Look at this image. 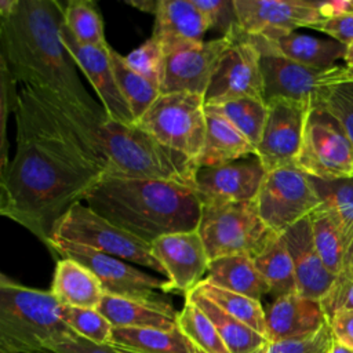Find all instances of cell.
<instances>
[{"label": "cell", "mask_w": 353, "mask_h": 353, "mask_svg": "<svg viewBox=\"0 0 353 353\" xmlns=\"http://www.w3.org/2000/svg\"><path fill=\"white\" fill-rule=\"evenodd\" d=\"M247 39L258 51H272L294 62L316 69L339 66L338 61H343L346 55V46L334 39H320L298 32H291L274 40L261 37Z\"/></svg>", "instance_id": "obj_23"}, {"label": "cell", "mask_w": 353, "mask_h": 353, "mask_svg": "<svg viewBox=\"0 0 353 353\" xmlns=\"http://www.w3.org/2000/svg\"><path fill=\"white\" fill-rule=\"evenodd\" d=\"M205 280L229 291L261 301L269 285L248 255H230L210 261Z\"/></svg>", "instance_id": "obj_28"}, {"label": "cell", "mask_w": 353, "mask_h": 353, "mask_svg": "<svg viewBox=\"0 0 353 353\" xmlns=\"http://www.w3.org/2000/svg\"><path fill=\"white\" fill-rule=\"evenodd\" d=\"M50 252L62 258H72L88 268L99 280L105 294L156 301L163 299V295L157 291L167 292V280H161L156 276L145 273L143 270L130 265L123 259L99 252L90 247L51 240Z\"/></svg>", "instance_id": "obj_11"}, {"label": "cell", "mask_w": 353, "mask_h": 353, "mask_svg": "<svg viewBox=\"0 0 353 353\" xmlns=\"http://www.w3.org/2000/svg\"><path fill=\"white\" fill-rule=\"evenodd\" d=\"M61 36L77 68L92 85L106 117L120 123H135L128 103L125 102L116 81L110 61L112 47L109 44L98 47L80 44L66 29L63 22L61 26Z\"/></svg>", "instance_id": "obj_19"}, {"label": "cell", "mask_w": 353, "mask_h": 353, "mask_svg": "<svg viewBox=\"0 0 353 353\" xmlns=\"http://www.w3.org/2000/svg\"><path fill=\"white\" fill-rule=\"evenodd\" d=\"M345 66H353V44L346 46V55H345Z\"/></svg>", "instance_id": "obj_53"}, {"label": "cell", "mask_w": 353, "mask_h": 353, "mask_svg": "<svg viewBox=\"0 0 353 353\" xmlns=\"http://www.w3.org/2000/svg\"><path fill=\"white\" fill-rule=\"evenodd\" d=\"M125 3L142 12H149L153 15H156V11L159 7V0H131Z\"/></svg>", "instance_id": "obj_49"}, {"label": "cell", "mask_w": 353, "mask_h": 353, "mask_svg": "<svg viewBox=\"0 0 353 353\" xmlns=\"http://www.w3.org/2000/svg\"><path fill=\"white\" fill-rule=\"evenodd\" d=\"M51 240L81 244L165 276L153 254L152 244L119 228L83 203L73 205L57 222Z\"/></svg>", "instance_id": "obj_7"}, {"label": "cell", "mask_w": 353, "mask_h": 353, "mask_svg": "<svg viewBox=\"0 0 353 353\" xmlns=\"http://www.w3.org/2000/svg\"><path fill=\"white\" fill-rule=\"evenodd\" d=\"M319 11L325 19H334L353 12V0H330L319 1Z\"/></svg>", "instance_id": "obj_48"}, {"label": "cell", "mask_w": 353, "mask_h": 353, "mask_svg": "<svg viewBox=\"0 0 353 353\" xmlns=\"http://www.w3.org/2000/svg\"><path fill=\"white\" fill-rule=\"evenodd\" d=\"M204 14L208 28L219 30L222 36H236L239 21L234 0H193Z\"/></svg>", "instance_id": "obj_43"}, {"label": "cell", "mask_w": 353, "mask_h": 353, "mask_svg": "<svg viewBox=\"0 0 353 353\" xmlns=\"http://www.w3.org/2000/svg\"><path fill=\"white\" fill-rule=\"evenodd\" d=\"M135 123L161 143L197 161L207 131L204 97L189 92L160 94Z\"/></svg>", "instance_id": "obj_8"}, {"label": "cell", "mask_w": 353, "mask_h": 353, "mask_svg": "<svg viewBox=\"0 0 353 353\" xmlns=\"http://www.w3.org/2000/svg\"><path fill=\"white\" fill-rule=\"evenodd\" d=\"M197 292L212 301L228 314L236 317L241 323L251 327L261 335H266V323H265V307L261 301L252 299L250 296L221 288L205 279L201 280L196 288ZM266 338V336H265Z\"/></svg>", "instance_id": "obj_33"}, {"label": "cell", "mask_w": 353, "mask_h": 353, "mask_svg": "<svg viewBox=\"0 0 353 353\" xmlns=\"http://www.w3.org/2000/svg\"><path fill=\"white\" fill-rule=\"evenodd\" d=\"M178 327L203 353H230L210 317L188 298L179 310Z\"/></svg>", "instance_id": "obj_37"}, {"label": "cell", "mask_w": 353, "mask_h": 353, "mask_svg": "<svg viewBox=\"0 0 353 353\" xmlns=\"http://www.w3.org/2000/svg\"><path fill=\"white\" fill-rule=\"evenodd\" d=\"M320 200V205L328 210L339 222L347 244L353 240V175L320 179L309 176Z\"/></svg>", "instance_id": "obj_34"}, {"label": "cell", "mask_w": 353, "mask_h": 353, "mask_svg": "<svg viewBox=\"0 0 353 353\" xmlns=\"http://www.w3.org/2000/svg\"><path fill=\"white\" fill-rule=\"evenodd\" d=\"M332 336L341 345L353 349V309L339 310L328 320Z\"/></svg>", "instance_id": "obj_46"}, {"label": "cell", "mask_w": 353, "mask_h": 353, "mask_svg": "<svg viewBox=\"0 0 353 353\" xmlns=\"http://www.w3.org/2000/svg\"><path fill=\"white\" fill-rule=\"evenodd\" d=\"M50 292L63 306L98 309L105 291L97 276L72 258L57 261Z\"/></svg>", "instance_id": "obj_25"}, {"label": "cell", "mask_w": 353, "mask_h": 353, "mask_svg": "<svg viewBox=\"0 0 353 353\" xmlns=\"http://www.w3.org/2000/svg\"><path fill=\"white\" fill-rule=\"evenodd\" d=\"M281 234L292 259L298 294L320 302L330 291L336 276L325 268L316 250L309 216L296 222Z\"/></svg>", "instance_id": "obj_20"}, {"label": "cell", "mask_w": 353, "mask_h": 353, "mask_svg": "<svg viewBox=\"0 0 353 353\" xmlns=\"http://www.w3.org/2000/svg\"><path fill=\"white\" fill-rule=\"evenodd\" d=\"M233 41L230 36H221L165 55L160 92H189L204 97L221 57Z\"/></svg>", "instance_id": "obj_15"}, {"label": "cell", "mask_w": 353, "mask_h": 353, "mask_svg": "<svg viewBox=\"0 0 353 353\" xmlns=\"http://www.w3.org/2000/svg\"><path fill=\"white\" fill-rule=\"evenodd\" d=\"M98 310L114 328L174 330L178 314L167 299H132L105 294Z\"/></svg>", "instance_id": "obj_24"}, {"label": "cell", "mask_w": 353, "mask_h": 353, "mask_svg": "<svg viewBox=\"0 0 353 353\" xmlns=\"http://www.w3.org/2000/svg\"><path fill=\"white\" fill-rule=\"evenodd\" d=\"M343 81H353V66H341L335 74V83H343Z\"/></svg>", "instance_id": "obj_50"}, {"label": "cell", "mask_w": 353, "mask_h": 353, "mask_svg": "<svg viewBox=\"0 0 353 353\" xmlns=\"http://www.w3.org/2000/svg\"><path fill=\"white\" fill-rule=\"evenodd\" d=\"M110 61L117 85L128 103L134 121H138L161 94L160 85L137 73L128 66L125 58L113 48L110 50Z\"/></svg>", "instance_id": "obj_32"}, {"label": "cell", "mask_w": 353, "mask_h": 353, "mask_svg": "<svg viewBox=\"0 0 353 353\" xmlns=\"http://www.w3.org/2000/svg\"><path fill=\"white\" fill-rule=\"evenodd\" d=\"M309 221L313 241L320 258L323 259L325 268L334 276H338L343 269L345 256L349 247L339 222L323 205L316 208L309 215Z\"/></svg>", "instance_id": "obj_31"}, {"label": "cell", "mask_w": 353, "mask_h": 353, "mask_svg": "<svg viewBox=\"0 0 353 353\" xmlns=\"http://www.w3.org/2000/svg\"><path fill=\"white\" fill-rule=\"evenodd\" d=\"M63 25L83 46H105L102 17L90 0H69L63 7Z\"/></svg>", "instance_id": "obj_36"}, {"label": "cell", "mask_w": 353, "mask_h": 353, "mask_svg": "<svg viewBox=\"0 0 353 353\" xmlns=\"http://www.w3.org/2000/svg\"><path fill=\"white\" fill-rule=\"evenodd\" d=\"M17 84L18 81L15 80V77L12 76V73L8 70L6 62L0 58V88H1V97H0V135H1V141H0V146H1V152H0V174L6 171L8 163H10V157H8V142H7V119L10 113L15 112L17 108V101H18V92L19 90H17Z\"/></svg>", "instance_id": "obj_41"}, {"label": "cell", "mask_w": 353, "mask_h": 353, "mask_svg": "<svg viewBox=\"0 0 353 353\" xmlns=\"http://www.w3.org/2000/svg\"><path fill=\"white\" fill-rule=\"evenodd\" d=\"M63 7L65 3L57 0H19L11 14L0 17V58L21 85L106 120L102 105L83 85L62 40Z\"/></svg>", "instance_id": "obj_2"}, {"label": "cell", "mask_w": 353, "mask_h": 353, "mask_svg": "<svg viewBox=\"0 0 353 353\" xmlns=\"http://www.w3.org/2000/svg\"><path fill=\"white\" fill-rule=\"evenodd\" d=\"M164 57L165 55L161 44L156 37L150 36L124 58L128 66L132 68L137 73L150 80L152 83L160 85Z\"/></svg>", "instance_id": "obj_40"}, {"label": "cell", "mask_w": 353, "mask_h": 353, "mask_svg": "<svg viewBox=\"0 0 353 353\" xmlns=\"http://www.w3.org/2000/svg\"><path fill=\"white\" fill-rule=\"evenodd\" d=\"M255 204L265 225L281 234L320 207L309 175L298 167H283L266 172Z\"/></svg>", "instance_id": "obj_10"}, {"label": "cell", "mask_w": 353, "mask_h": 353, "mask_svg": "<svg viewBox=\"0 0 353 353\" xmlns=\"http://www.w3.org/2000/svg\"><path fill=\"white\" fill-rule=\"evenodd\" d=\"M234 6L239 30L247 37L274 40L324 21L313 0H234Z\"/></svg>", "instance_id": "obj_13"}, {"label": "cell", "mask_w": 353, "mask_h": 353, "mask_svg": "<svg viewBox=\"0 0 353 353\" xmlns=\"http://www.w3.org/2000/svg\"><path fill=\"white\" fill-rule=\"evenodd\" d=\"M117 353H203L179 330L113 328L109 343Z\"/></svg>", "instance_id": "obj_27"}, {"label": "cell", "mask_w": 353, "mask_h": 353, "mask_svg": "<svg viewBox=\"0 0 353 353\" xmlns=\"http://www.w3.org/2000/svg\"><path fill=\"white\" fill-rule=\"evenodd\" d=\"M328 353H353V349H349L343 345H341L339 342H336L332 336V342H331V346H330V350Z\"/></svg>", "instance_id": "obj_52"}, {"label": "cell", "mask_w": 353, "mask_h": 353, "mask_svg": "<svg viewBox=\"0 0 353 353\" xmlns=\"http://www.w3.org/2000/svg\"><path fill=\"white\" fill-rule=\"evenodd\" d=\"M210 261L230 256H256L274 234L259 216L255 200L203 203L197 228Z\"/></svg>", "instance_id": "obj_6"}, {"label": "cell", "mask_w": 353, "mask_h": 353, "mask_svg": "<svg viewBox=\"0 0 353 353\" xmlns=\"http://www.w3.org/2000/svg\"><path fill=\"white\" fill-rule=\"evenodd\" d=\"M207 131L199 167H212L256 154V148L223 116L205 108Z\"/></svg>", "instance_id": "obj_26"}, {"label": "cell", "mask_w": 353, "mask_h": 353, "mask_svg": "<svg viewBox=\"0 0 353 353\" xmlns=\"http://www.w3.org/2000/svg\"><path fill=\"white\" fill-rule=\"evenodd\" d=\"M341 273H346L349 276H353V240L347 247L346 251V256H345V263H343V269Z\"/></svg>", "instance_id": "obj_51"}, {"label": "cell", "mask_w": 353, "mask_h": 353, "mask_svg": "<svg viewBox=\"0 0 353 353\" xmlns=\"http://www.w3.org/2000/svg\"><path fill=\"white\" fill-rule=\"evenodd\" d=\"M266 103L268 116L256 146V156L266 171L296 167L312 102L274 98Z\"/></svg>", "instance_id": "obj_12"}, {"label": "cell", "mask_w": 353, "mask_h": 353, "mask_svg": "<svg viewBox=\"0 0 353 353\" xmlns=\"http://www.w3.org/2000/svg\"><path fill=\"white\" fill-rule=\"evenodd\" d=\"M208 29L193 0H159L152 36L161 44L164 55L203 43Z\"/></svg>", "instance_id": "obj_22"}, {"label": "cell", "mask_w": 353, "mask_h": 353, "mask_svg": "<svg viewBox=\"0 0 353 353\" xmlns=\"http://www.w3.org/2000/svg\"><path fill=\"white\" fill-rule=\"evenodd\" d=\"M61 316L79 336L95 343H110L114 327L98 309L72 307L62 305Z\"/></svg>", "instance_id": "obj_38"}, {"label": "cell", "mask_w": 353, "mask_h": 353, "mask_svg": "<svg viewBox=\"0 0 353 353\" xmlns=\"http://www.w3.org/2000/svg\"><path fill=\"white\" fill-rule=\"evenodd\" d=\"M296 167L320 179L353 175V145L339 120L317 102L310 103Z\"/></svg>", "instance_id": "obj_9"}, {"label": "cell", "mask_w": 353, "mask_h": 353, "mask_svg": "<svg viewBox=\"0 0 353 353\" xmlns=\"http://www.w3.org/2000/svg\"><path fill=\"white\" fill-rule=\"evenodd\" d=\"M205 108L223 116L232 123L255 148L259 143L268 116V103L258 98H241Z\"/></svg>", "instance_id": "obj_35"}, {"label": "cell", "mask_w": 353, "mask_h": 353, "mask_svg": "<svg viewBox=\"0 0 353 353\" xmlns=\"http://www.w3.org/2000/svg\"><path fill=\"white\" fill-rule=\"evenodd\" d=\"M152 250L167 277V292L185 296L204 280L210 263L199 230L170 233L152 243Z\"/></svg>", "instance_id": "obj_18"}, {"label": "cell", "mask_w": 353, "mask_h": 353, "mask_svg": "<svg viewBox=\"0 0 353 353\" xmlns=\"http://www.w3.org/2000/svg\"><path fill=\"white\" fill-rule=\"evenodd\" d=\"M259 52L265 102L274 98L313 102L325 87L334 84L335 74L341 68L316 69L272 51Z\"/></svg>", "instance_id": "obj_17"}, {"label": "cell", "mask_w": 353, "mask_h": 353, "mask_svg": "<svg viewBox=\"0 0 353 353\" xmlns=\"http://www.w3.org/2000/svg\"><path fill=\"white\" fill-rule=\"evenodd\" d=\"M233 39L232 46L221 57L207 88L205 105H219L241 98L263 99L261 52L241 32Z\"/></svg>", "instance_id": "obj_14"}, {"label": "cell", "mask_w": 353, "mask_h": 353, "mask_svg": "<svg viewBox=\"0 0 353 353\" xmlns=\"http://www.w3.org/2000/svg\"><path fill=\"white\" fill-rule=\"evenodd\" d=\"M313 102L320 103L339 120L353 145V81L325 87Z\"/></svg>", "instance_id": "obj_39"}, {"label": "cell", "mask_w": 353, "mask_h": 353, "mask_svg": "<svg viewBox=\"0 0 353 353\" xmlns=\"http://www.w3.org/2000/svg\"><path fill=\"white\" fill-rule=\"evenodd\" d=\"M265 323L266 341L277 342L309 336L321 330L328 320L319 301L295 292L274 298L265 307Z\"/></svg>", "instance_id": "obj_21"}, {"label": "cell", "mask_w": 353, "mask_h": 353, "mask_svg": "<svg viewBox=\"0 0 353 353\" xmlns=\"http://www.w3.org/2000/svg\"><path fill=\"white\" fill-rule=\"evenodd\" d=\"M50 291L0 277V353H54L77 334L61 316Z\"/></svg>", "instance_id": "obj_4"}, {"label": "cell", "mask_w": 353, "mask_h": 353, "mask_svg": "<svg viewBox=\"0 0 353 353\" xmlns=\"http://www.w3.org/2000/svg\"><path fill=\"white\" fill-rule=\"evenodd\" d=\"M186 298L196 303L210 317L230 353H258L268 343L263 335L228 314L196 290H192Z\"/></svg>", "instance_id": "obj_29"}, {"label": "cell", "mask_w": 353, "mask_h": 353, "mask_svg": "<svg viewBox=\"0 0 353 353\" xmlns=\"http://www.w3.org/2000/svg\"><path fill=\"white\" fill-rule=\"evenodd\" d=\"M327 320L339 310L353 309V276L339 273L330 291L320 301Z\"/></svg>", "instance_id": "obj_44"}, {"label": "cell", "mask_w": 353, "mask_h": 353, "mask_svg": "<svg viewBox=\"0 0 353 353\" xmlns=\"http://www.w3.org/2000/svg\"><path fill=\"white\" fill-rule=\"evenodd\" d=\"M84 200L97 214L149 244L170 233L197 230L203 210L192 186L109 175Z\"/></svg>", "instance_id": "obj_3"}, {"label": "cell", "mask_w": 353, "mask_h": 353, "mask_svg": "<svg viewBox=\"0 0 353 353\" xmlns=\"http://www.w3.org/2000/svg\"><path fill=\"white\" fill-rule=\"evenodd\" d=\"M266 168L256 154L212 167H199L194 190L201 203H241L258 196Z\"/></svg>", "instance_id": "obj_16"}, {"label": "cell", "mask_w": 353, "mask_h": 353, "mask_svg": "<svg viewBox=\"0 0 353 353\" xmlns=\"http://www.w3.org/2000/svg\"><path fill=\"white\" fill-rule=\"evenodd\" d=\"M254 263L273 298L298 292L292 259L283 234L274 233L263 250L254 256Z\"/></svg>", "instance_id": "obj_30"}, {"label": "cell", "mask_w": 353, "mask_h": 353, "mask_svg": "<svg viewBox=\"0 0 353 353\" xmlns=\"http://www.w3.org/2000/svg\"><path fill=\"white\" fill-rule=\"evenodd\" d=\"M17 148L0 174V214L48 250L57 222L103 176L108 159L98 120L21 85Z\"/></svg>", "instance_id": "obj_1"}, {"label": "cell", "mask_w": 353, "mask_h": 353, "mask_svg": "<svg viewBox=\"0 0 353 353\" xmlns=\"http://www.w3.org/2000/svg\"><path fill=\"white\" fill-rule=\"evenodd\" d=\"M54 353H117L110 345H102L91 342L81 336H73L59 343Z\"/></svg>", "instance_id": "obj_47"}, {"label": "cell", "mask_w": 353, "mask_h": 353, "mask_svg": "<svg viewBox=\"0 0 353 353\" xmlns=\"http://www.w3.org/2000/svg\"><path fill=\"white\" fill-rule=\"evenodd\" d=\"M332 342V332L327 323L317 332L295 339L268 342L258 353H328Z\"/></svg>", "instance_id": "obj_42"}, {"label": "cell", "mask_w": 353, "mask_h": 353, "mask_svg": "<svg viewBox=\"0 0 353 353\" xmlns=\"http://www.w3.org/2000/svg\"><path fill=\"white\" fill-rule=\"evenodd\" d=\"M313 29L328 34L331 39L345 46H350L353 44V12L334 19H325Z\"/></svg>", "instance_id": "obj_45"}, {"label": "cell", "mask_w": 353, "mask_h": 353, "mask_svg": "<svg viewBox=\"0 0 353 353\" xmlns=\"http://www.w3.org/2000/svg\"><path fill=\"white\" fill-rule=\"evenodd\" d=\"M101 139L108 159L103 175L175 182L194 189L197 161L161 143L137 123L106 119Z\"/></svg>", "instance_id": "obj_5"}]
</instances>
